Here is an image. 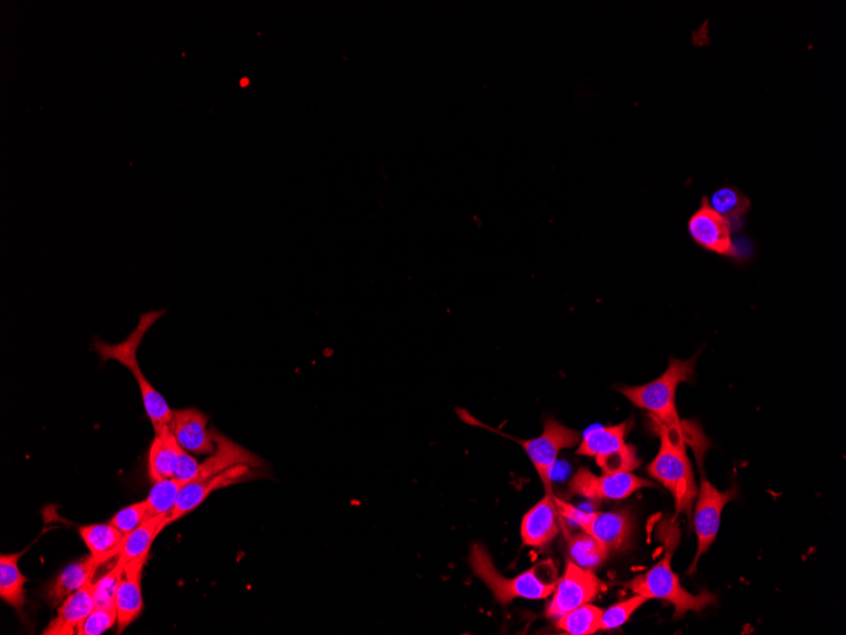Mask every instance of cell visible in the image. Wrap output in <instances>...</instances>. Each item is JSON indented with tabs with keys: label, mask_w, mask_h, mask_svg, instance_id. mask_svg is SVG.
Returning <instances> with one entry per match:
<instances>
[{
	"label": "cell",
	"mask_w": 846,
	"mask_h": 635,
	"mask_svg": "<svg viewBox=\"0 0 846 635\" xmlns=\"http://www.w3.org/2000/svg\"><path fill=\"white\" fill-rule=\"evenodd\" d=\"M603 610L584 604L557 620L558 629L572 635H591L601 631Z\"/></svg>",
	"instance_id": "d4e9b609"
},
{
	"label": "cell",
	"mask_w": 846,
	"mask_h": 635,
	"mask_svg": "<svg viewBox=\"0 0 846 635\" xmlns=\"http://www.w3.org/2000/svg\"><path fill=\"white\" fill-rule=\"evenodd\" d=\"M172 433L189 453L212 455L216 450L213 430H208V416L196 408L174 412Z\"/></svg>",
	"instance_id": "2e32d148"
},
{
	"label": "cell",
	"mask_w": 846,
	"mask_h": 635,
	"mask_svg": "<svg viewBox=\"0 0 846 635\" xmlns=\"http://www.w3.org/2000/svg\"><path fill=\"white\" fill-rule=\"evenodd\" d=\"M99 565L91 555L66 567L46 589L45 595L50 605H62L74 592H77L86 587L90 580H94Z\"/></svg>",
	"instance_id": "d6986e66"
},
{
	"label": "cell",
	"mask_w": 846,
	"mask_h": 635,
	"mask_svg": "<svg viewBox=\"0 0 846 635\" xmlns=\"http://www.w3.org/2000/svg\"><path fill=\"white\" fill-rule=\"evenodd\" d=\"M469 561L473 572L487 584L494 599L502 605H508L518 598L548 599L557 587V567L551 561H542L515 579L504 578L494 567L488 550L481 545L473 546Z\"/></svg>",
	"instance_id": "277c9868"
},
{
	"label": "cell",
	"mask_w": 846,
	"mask_h": 635,
	"mask_svg": "<svg viewBox=\"0 0 846 635\" xmlns=\"http://www.w3.org/2000/svg\"><path fill=\"white\" fill-rule=\"evenodd\" d=\"M79 536L100 566L113 557H119L125 534L108 523L80 526Z\"/></svg>",
	"instance_id": "7402d4cb"
},
{
	"label": "cell",
	"mask_w": 846,
	"mask_h": 635,
	"mask_svg": "<svg viewBox=\"0 0 846 635\" xmlns=\"http://www.w3.org/2000/svg\"><path fill=\"white\" fill-rule=\"evenodd\" d=\"M149 519V506L145 500L122 508L112 517L110 523L128 536L129 533L138 529L141 524Z\"/></svg>",
	"instance_id": "f1b7e54d"
},
{
	"label": "cell",
	"mask_w": 846,
	"mask_h": 635,
	"mask_svg": "<svg viewBox=\"0 0 846 635\" xmlns=\"http://www.w3.org/2000/svg\"><path fill=\"white\" fill-rule=\"evenodd\" d=\"M119 621L117 616V607H98L94 609V612L89 614L86 621H84L79 635H100L110 631L112 626Z\"/></svg>",
	"instance_id": "4dcf8cb0"
},
{
	"label": "cell",
	"mask_w": 846,
	"mask_h": 635,
	"mask_svg": "<svg viewBox=\"0 0 846 635\" xmlns=\"http://www.w3.org/2000/svg\"><path fill=\"white\" fill-rule=\"evenodd\" d=\"M21 554L2 555L0 556V598L19 612L23 613V607L26 605V591H24V584L28 579L24 578L20 570Z\"/></svg>",
	"instance_id": "603a6c76"
},
{
	"label": "cell",
	"mask_w": 846,
	"mask_h": 635,
	"mask_svg": "<svg viewBox=\"0 0 846 635\" xmlns=\"http://www.w3.org/2000/svg\"><path fill=\"white\" fill-rule=\"evenodd\" d=\"M655 429L661 445L655 461L648 466V473L651 479L672 492L675 516L686 514L691 517L693 501L699 491L690 458L686 456L685 441L699 453L706 450L707 440L700 429L689 423L684 429L668 428L655 423Z\"/></svg>",
	"instance_id": "6da1fadb"
},
{
	"label": "cell",
	"mask_w": 846,
	"mask_h": 635,
	"mask_svg": "<svg viewBox=\"0 0 846 635\" xmlns=\"http://www.w3.org/2000/svg\"><path fill=\"white\" fill-rule=\"evenodd\" d=\"M96 582L90 580L86 587L74 592L58 606L55 620L48 624L44 635L79 634L84 621L96 607Z\"/></svg>",
	"instance_id": "e0dca14e"
},
{
	"label": "cell",
	"mask_w": 846,
	"mask_h": 635,
	"mask_svg": "<svg viewBox=\"0 0 846 635\" xmlns=\"http://www.w3.org/2000/svg\"><path fill=\"white\" fill-rule=\"evenodd\" d=\"M183 449L172 431L156 434L149 452V474L157 482L173 479Z\"/></svg>",
	"instance_id": "44dd1931"
},
{
	"label": "cell",
	"mask_w": 846,
	"mask_h": 635,
	"mask_svg": "<svg viewBox=\"0 0 846 635\" xmlns=\"http://www.w3.org/2000/svg\"><path fill=\"white\" fill-rule=\"evenodd\" d=\"M198 468L199 463L197 462V459L191 457L186 449H183L177 470H175L173 479L179 480L187 484L196 479Z\"/></svg>",
	"instance_id": "1f68e13d"
},
{
	"label": "cell",
	"mask_w": 846,
	"mask_h": 635,
	"mask_svg": "<svg viewBox=\"0 0 846 635\" xmlns=\"http://www.w3.org/2000/svg\"><path fill=\"white\" fill-rule=\"evenodd\" d=\"M149 558L136 559L124 566L123 572L117 587L116 607L117 625L119 633H122L128 626L138 620L144 610V598H142V570Z\"/></svg>",
	"instance_id": "9a60e30c"
},
{
	"label": "cell",
	"mask_w": 846,
	"mask_h": 635,
	"mask_svg": "<svg viewBox=\"0 0 846 635\" xmlns=\"http://www.w3.org/2000/svg\"><path fill=\"white\" fill-rule=\"evenodd\" d=\"M213 439L216 442V450L204 463L199 464L196 479L191 482L202 481L221 472L230 470L232 467L246 464L253 468L263 464L262 459L249 450L237 445L229 438L222 436L221 433L213 429ZM190 483V482H189Z\"/></svg>",
	"instance_id": "ac0fdd59"
},
{
	"label": "cell",
	"mask_w": 846,
	"mask_h": 635,
	"mask_svg": "<svg viewBox=\"0 0 846 635\" xmlns=\"http://www.w3.org/2000/svg\"><path fill=\"white\" fill-rule=\"evenodd\" d=\"M647 601L648 599H645L644 596L635 595L607 610H603L601 631H614L619 628V626L630 620V616L636 610L647 603Z\"/></svg>",
	"instance_id": "83f0119b"
},
{
	"label": "cell",
	"mask_w": 846,
	"mask_h": 635,
	"mask_svg": "<svg viewBox=\"0 0 846 635\" xmlns=\"http://www.w3.org/2000/svg\"><path fill=\"white\" fill-rule=\"evenodd\" d=\"M659 537L664 543L663 558L647 573L636 576L635 579L625 583L635 595L645 599L663 600L672 604L675 609L674 617H682L686 612L701 613L703 609L716 604L717 598L714 593L702 591L699 595H692L686 591L672 570V557L674 550L680 546L681 533L675 524V517H667L660 523Z\"/></svg>",
	"instance_id": "7a4b0ae2"
},
{
	"label": "cell",
	"mask_w": 846,
	"mask_h": 635,
	"mask_svg": "<svg viewBox=\"0 0 846 635\" xmlns=\"http://www.w3.org/2000/svg\"><path fill=\"white\" fill-rule=\"evenodd\" d=\"M568 554L572 562L583 570H594L606 561L609 550L587 533L568 537Z\"/></svg>",
	"instance_id": "cb8c5ba5"
},
{
	"label": "cell",
	"mask_w": 846,
	"mask_h": 635,
	"mask_svg": "<svg viewBox=\"0 0 846 635\" xmlns=\"http://www.w3.org/2000/svg\"><path fill=\"white\" fill-rule=\"evenodd\" d=\"M253 467L241 464L230 468L202 481L187 483L180 491L177 504L173 512L167 516V525L182 519L183 516L202 505L205 501L217 490L231 486V484L244 482L254 478Z\"/></svg>",
	"instance_id": "7c38bea8"
},
{
	"label": "cell",
	"mask_w": 846,
	"mask_h": 635,
	"mask_svg": "<svg viewBox=\"0 0 846 635\" xmlns=\"http://www.w3.org/2000/svg\"><path fill=\"white\" fill-rule=\"evenodd\" d=\"M605 589V583L591 570H583L580 566L569 562L563 578L558 580L552 592L554 596L547 606V616L557 621L575 607L590 604Z\"/></svg>",
	"instance_id": "30bf717a"
},
{
	"label": "cell",
	"mask_w": 846,
	"mask_h": 635,
	"mask_svg": "<svg viewBox=\"0 0 846 635\" xmlns=\"http://www.w3.org/2000/svg\"><path fill=\"white\" fill-rule=\"evenodd\" d=\"M734 499H736L735 489L727 492L718 491L712 486L701 467L697 505L694 510V529L699 538V548L689 570L690 574L696 572L701 556L707 554L712 543L715 541L722 524L723 510Z\"/></svg>",
	"instance_id": "9c48e42d"
},
{
	"label": "cell",
	"mask_w": 846,
	"mask_h": 635,
	"mask_svg": "<svg viewBox=\"0 0 846 635\" xmlns=\"http://www.w3.org/2000/svg\"><path fill=\"white\" fill-rule=\"evenodd\" d=\"M554 494H546L530 512L524 516L521 537L525 546L546 548L558 536L560 515Z\"/></svg>",
	"instance_id": "5bb4252c"
},
{
	"label": "cell",
	"mask_w": 846,
	"mask_h": 635,
	"mask_svg": "<svg viewBox=\"0 0 846 635\" xmlns=\"http://www.w3.org/2000/svg\"><path fill=\"white\" fill-rule=\"evenodd\" d=\"M514 440L529 456L535 470L538 471L543 488H546L547 494H554L552 492L551 479L560 450L571 449L580 445V434L567 428V426L554 419H548L546 425H543V431L540 437L529 440Z\"/></svg>",
	"instance_id": "ba28073f"
},
{
	"label": "cell",
	"mask_w": 846,
	"mask_h": 635,
	"mask_svg": "<svg viewBox=\"0 0 846 635\" xmlns=\"http://www.w3.org/2000/svg\"><path fill=\"white\" fill-rule=\"evenodd\" d=\"M166 526L167 515L154 516L141 524L138 529L129 533L122 541L119 561L116 563L125 566L136 561V559L149 558L151 547Z\"/></svg>",
	"instance_id": "ffe728a7"
},
{
	"label": "cell",
	"mask_w": 846,
	"mask_h": 635,
	"mask_svg": "<svg viewBox=\"0 0 846 635\" xmlns=\"http://www.w3.org/2000/svg\"><path fill=\"white\" fill-rule=\"evenodd\" d=\"M556 503L561 521L573 523L609 551L625 546L631 536L633 522L627 513H585L558 497Z\"/></svg>",
	"instance_id": "52a82bcc"
},
{
	"label": "cell",
	"mask_w": 846,
	"mask_h": 635,
	"mask_svg": "<svg viewBox=\"0 0 846 635\" xmlns=\"http://www.w3.org/2000/svg\"><path fill=\"white\" fill-rule=\"evenodd\" d=\"M732 223L718 215L705 197L700 210L691 217L689 230L691 237L700 247L724 256H736V248L732 239Z\"/></svg>",
	"instance_id": "4fadbf2b"
},
{
	"label": "cell",
	"mask_w": 846,
	"mask_h": 635,
	"mask_svg": "<svg viewBox=\"0 0 846 635\" xmlns=\"http://www.w3.org/2000/svg\"><path fill=\"white\" fill-rule=\"evenodd\" d=\"M708 204L714 210L732 223L737 222L749 211L750 200L739 189L725 187L715 191Z\"/></svg>",
	"instance_id": "4316f807"
},
{
	"label": "cell",
	"mask_w": 846,
	"mask_h": 635,
	"mask_svg": "<svg viewBox=\"0 0 846 635\" xmlns=\"http://www.w3.org/2000/svg\"><path fill=\"white\" fill-rule=\"evenodd\" d=\"M184 486H186V483L175 479L155 482L153 490L150 491V495L146 499L150 517L169 516L175 504H177Z\"/></svg>",
	"instance_id": "484cf974"
},
{
	"label": "cell",
	"mask_w": 846,
	"mask_h": 635,
	"mask_svg": "<svg viewBox=\"0 0 846 635\" xmlns=\"http://www.w3.org/2000/svg\"><path fill=\"white\" fill-rule=\"evenodd\" d=\"M697 357L681 361L670 359L668 370L656 381L636 387L618 388V392L639 408L647 409L652 423L668 426V428L684 429L686 423L680 420L677 413L675 394L681 383L690 382L694 377V366Z\"/></svg>",
	"instance_id": "5b68a950"
},
{
	"label": "cell",
	"mask_w": 846,
	"mask_h": 635,
	"mask_svg": "<svg viewBox=\"0 0 846 635\" xmlns=\"http://www.w3.org/2000/svg\"><path fill=\"white\" fill-rule=\"evenodd\" d=\"M644 488H655V483L640 479L631 472L596 475L589 468H581L568 484L572 495L591 501L624 500Z\"/></svg>",
	"instance_id": "8fae6325"
},
{
	"label": "cell",
	"mask_w": 846,
	"mask_h": 635,
	"mask_svg": "<svg viewBox=\"0 0 846 635\" xmlns=\"http://www.w3.org/2000/svg\"><path fill=\"white\" fill-rule=\"evenodd\" d=\"M164 311H150L140 316L139 325L133 330L128 339H124L120 344H108L103 340L97 339L95 341V348L102 358V361H116L120 364L129 368V371L135 377L142 396V403H144L146 414L151 423H153L155 434L164 431H172L174 421V412L166 404L165 398L157 392L142 373L139 361L138 350L144 340L146 332L153 328L154 324L161 319Z\"/></svg>",
	"instance_id": "3957f363"
},
{
	"label": "cell",
	"mask_w": 846,
	"mask_h": 635,
	"mask_svg": "<svg viewBox=\"0 0 846 635\" xmlns=\"http://www.w3.org/2000/svg\"><path fill=\"white\" fill-rule=\"evenodd\" d=\"M124 566L116 563L112 570L96 582V606L110 607L116 606L117 587L123 572Z\"/></svg>",
	"instance_id": "f546056e"
},
{
	"label": "cell",
	"mask_w": 846,
	"mask_h": 635,
	"mask_svg": "<svg viewBox=\"0 0 846 635\" xmlns=\"http://www.w3.org/2000/svg\"><path fill=\"white\" fill-rule=\"evenodd\" d=\"M630 424L597 426L584 434L576 455L596 458L603 473L631 472L641 464L636 449L627 445L626 436Z\"/></svg>",
	"instance_id": "8992f818"
}]
</instances>
